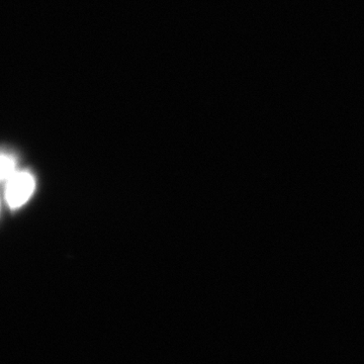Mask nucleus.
<instances>
[{"mask_svg":"<svg viewBox=\"0 0 364 364\" xmlns=\"http://www.w3.org/2000/svg\"><path fill=\"white\" fill-rule=\"evenodd\" d=\"M35 188L33 177L28 172H18L7 181L6 202L9 207L20 208L32 196Z\"/></svg>","mask_w":364,"mask_h":364,"instance_id":"obj_1","label":"nucleus"},{"mask_svg":"<svg viewBox=\"0 0 364 364\" xmlns=\"http://www.w3.org/2000/svg\"><path fill=\"white\" fill-rule=\"evenodd\" d=\"M16 174V162L11 155L2 154L1 157V178L9 181Z\"/></svg>","mask_w":364,"mask_h":364,"instance_id":"obj_2","label":"nucleus"}]
</instances>
